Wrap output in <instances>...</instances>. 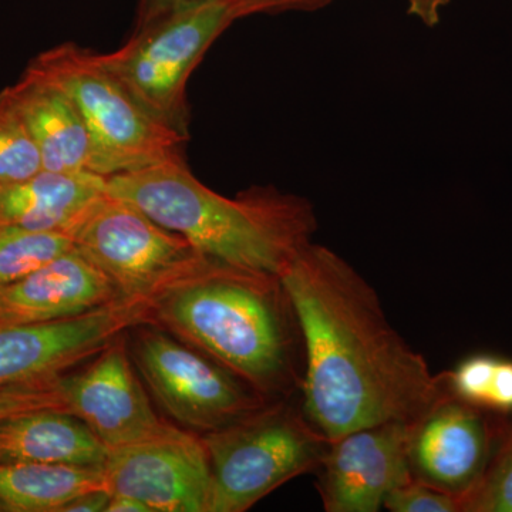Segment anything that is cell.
<instances>
[{
  "label": "cell",
  "mask_w": 512,
  "mask_h": 512,
  "mask_svg": "<svg viewBox=\"0 0 512 512\" xmlns=\"http://www.w3.org/2000/svg\"><path fill=\"white\" fill-rule=\"evenodd\" d=\"M28 69L72 100L92 137L103 177L185 160L190 138L151 116L92 50L63 43L40 53Z\"/></svg>",
  "instance_id": "5b68a950"
},
{
  "label": "cell",
  "mask_w": 512,
  "mask_h": 512,
  "mask_svg": "<svg viewBox=\"0 0 512 512\" xmlns=\"http://www.w3.org/2000/svg\"><path fill=\"white\" fill-rule=\"evenodd\" d=\"M333 0H237L238 19L254 15H278L285 12H313Z\"/></svg>",
  "instance_id": "cb8c5ba5"
},
{
  "label": "cell",
  "mask_w": 512,
  "mask_h": 512,
  "mask_svg": "<svg viewBox=\"0 0 512 512\" xmlns=\"http://www.w3.org/2000/svg\"><path fill=\"white\" fill-rule=\"evenodd\" d=\"M461 512H512V423L480 483L461 500Z\"/></svg>",
  "instance_id": "44dd1931"
},
{
  "label": "cell",
  "mask_w": 512,
  "mask_h": 512,
  "mask_svg": "<svg viewBox=\"0 0 512 512\" xmlns=\"http://www.w3.org/2000/svg\"><path fill=\"white\" fill-rule=\"evenodd\" d=\"M106 446L66 410L36 409L0 420V464L103 466Z\"/></svg>",
  "instance_id": "e0dca14e"
},
{
  "label": "cell",
  "mask_w": 512,
  "mask_h": 512,
  "mask_svg": "<svg viewBox=\"0 0 512 512\" xmlns=\"http://www.w3.org/2000/svg\"><path fill=\"white\" fill-rule=\"evenodd\" d=\"M126 335L114 339L80 372L60 377L67 412L79 417L109 451L178 429L154 410L128 352Z\"/></svg>",
  "instance_id": "8fae6325"
},
{
  "label": "cell",
  "mask_w": 512,
  "mask_h": 512,
  "mask_svg": "<svg viewBox=\"0 0 512 512\" xmlns=\"http://www.w3.org/2000/svg\"><path fill=\"white\" fill-rule=\"evenodd\" d=\"M2 93L28 127L45 170L101 175L92 137L72 100L59 87L26 69Z\"/></svg>",
  "instance_id": "9a60e30c"
},
{
  "label": "cell",
  "mask_w": 512,
  "mask_h": 512,
  "mask_svg": "<svg viewBox=\"0 0 512 512\" xmlns=\"http://www.w3.org/2000/svg\"><path fill=\"white\" fill-rule=\"evenodd\" d=\"M301 329L303 412L330 441L423 416L448 390L387 319L376 289L312 242L281 276Z\"/></svg>",
  "instance_id": "6da1fadb"
},
{
  "label": "cell",
  "mask_w": 512,
  "mask_h": 512,
  "mask_svg": "<svg viewBox=\"0 0 512 512\" xmlns=\"http://www.w3.org/2000/svg\"><path fill=\"white\" fill-rule=\"evenodd\" d=\"M150 325L217 360L269 402L301 392L305 348L279 276L208 259L154 299Z\"/></svg>",
  "instance_id": "7a4b0ae2"
},
{
  "label": "cell",
  "mask_w": 512,
  "mask_h": 512,
  "mask_svg": "<svg viewBox=\"0 0 512 512\" xmlns=\"http://www.w3.org/2000/svg\"><path fill=\"white\" fill-rule=\"evenodd\" d=\"M487 409L512 414V360H497Z\"/></svg>",
  "instance_id": "d4e9b609"
},
{
  "label": "cell",
  "mask_w": 512,
  "mask_h": 512,
  "mask_svg": "<svg viewBox=\"0 0 512 512\" xmlns=\"http://www.w3.org/2000/svg\"><path fill=\"white\" fill-rule=\"evenodd\" d=\"M69 237L123 298L156 299L208 261L180 234L107 192L76 221Z\"/></svg>",
  "instance_id": "ba28073f"
},
{
  "label": "cell",
  "mask_w": 512,
  "mask_h": 512,
  "mask_svg": "<svg viewBox=\"0 0 512 512\" xmlns=\"http://www.w3.org/2000/svg\"><path fill=\"white\" fill-rule=\"evenodd\" d=\"M293 397L201 436L211 468L208 512L251 510L293 478L316 473L330 440Z\"/></svg>",
  "instance_id": "277c9868"
},
{
  "label": "cell",
  "mask_w": 512,
  "mask_h": 512,
  "mask_svg": "<svg viewBox=\"0 0 512 512\" xmlns=\"http://www.w3.org/2000/svg\"><path fill=\"white\" fill-rule=\"evenodd\" d=\"M111 493L106 488L87 491L63 505L59 512H106Z\"/></svg>",
  "instance_id": "4316f807"
},
{
  "label": "cell",
  "mask_w": 512,
  "mask_h": 512,
  "mask_svg": "<svg viewBox=\"0 0 512 512\" xmlns=\"http://www.w3.org/2000/svg\"><path fill=\"white\" fill-rule=\"evenodd\" d=\"M97 488L107 490L103 466L0 464V512H59Z\"/></svg>",
  "instance_id": "ac0fdd59"
},
{
  "label": "cell",
  "mask_w": 512,
  "mask_h": 512,
  "mask_svg": "<svg viewBox=\"0 0 512 512\" xmlns=\"http://www.w3.org/2000/svg\"><path fill=\"white\" fill-rule=\"evenodd\" d=\"M106 512H151V510L147 504L131 495L111 494Z\"/></svg>",
  "instance_id": "f1b7e54d"
},
{
  "label": "cell",
  "mask_w": 512,
  "mask_h": 512,
  "mask_svg": "<svg viewBox=\"0 0 512 512\" xmlns=\"http://www.w3.org/2000/svg\"><path fill=\"white\" fill-rule=\"evenodd\" d=\"M126 336L138 376L181 429L204 436L269 403L217 360L157 326L143 323Z\"/></svg>",
  "instance_id": "52a82bcc"
},
{
  "label": "cell",
  "mask_w": 512,
  "mask_h": 512,
  "mask_svg": "<svg viewBox=\"0 0 512 512\" xmlns=\"http://www.w3.org/2000/svg\"><path fill=\"white\" fill-rule=\"evenodd\" d=\"M73 248L62 232H39L0 224V288L19 281Z\"/></svg>",
  "instance_id": "d6986e66"
},
{
  "label": "cell",
  "mask_w": 512,
  "mask_h": 512,
  "mask_svg": "<svg viewBox=\"0 0 512 512\" xmlns=\"http://www.w3.org/2000/svg\"><path fill=\"white\" fill-rule=\"evenodd\" d=\"M111 494L131 495L151 512H208L211 468L201 436L184 429L114 448L103 464Z\"/></svg>",
  "instance_id": "7c38bea8"
},
{
  "label": "cell",
  "mask_w": 512,
  "mask_h": 512,
  "mask_svg": "<svg viewBox=\"0 0 512 512\" xmlns=\"http://www.w3.org/2000/svg\"><path fill=\"white\" fill-rule=\"evenodd\" d=\"M383 507L392 512H461L457 497L416 478L394 488Z\"/></svg>",
  "instance_id": "603a6c76"
},
{
  "label": "cell",
  "mask_w": 512,
  "mask_h": 512,
  "mask_svg": "<svg viewBox=\"0 0 512 512\" xmlns=\"http://www.w3.org/2000/svg\"><path fill=\"white\" fill-rule=\"evenodd\" d=\"M447 373V372H446ZM511 413L494 412L451 392L410 424L413 478L460 501L476 488L510 429Z\"/></svg>",
  "instance_id": "9c48e42d"
},
{
  "label": "cell",
  "mask_w": 512,
  "mask_h": 512,
  "mask_svg": "<svg viewBox=\"0 0 512 512\" xmlns=\"http://www.w3.org/2000/svg\"><path fill=\"white\" fill-rule=\"evenodd\" d=\"M448 3L450 0H409L407 12L427 28H434L439 25L441 12Z\"/></svg>",
  "instance_id": "83f0119b"
},
{
  "label": "cell",
  "mask_w": 512,
  "mask_h": 512,
  "mask_svg": "<svg viewBox=\"0 0 512 512\" xmlns=\"http://www.w3.org/2000/svg\"><path fill=\"white\" fill-rule=\"evenodd\" d=\"M42 170V158L28 127L0 92V184L23 180Z\"/></svg>",
  "instance_id": "ffe728a7"
},
{
  "label": "cell",
  "mask_w": 512,
  "mask_h": 512,
  "mask_svg": "<svg viewBox=\"0 0 512 512\" xmlns=\"http://www.w3.org/2000/svg\"><path fill=\"white\" fill-rule=\"evenodd\" d=\"M106 192L180 234L205 258L279 278L318 231L306 198L272 185L224 197L202 184L185 160L113 175Z\"/></svg>",
  "instance_id": "3957f363"
},
{
  "label": "cell",
  "mask_w": 512,
  "mask_h": 512,
  "mask_svg": "<svg viewBox=\"0 0 512 512\" xmlns=\"http://www.w3.org/2000/svg\"><path fill=\"white\" fill-rule=\"evenodd\" d=\"M107 178L93 173L35 175L0 184V224L39 232L70 229L94 201L106 194Z\"/></svg>",
  "instance_id": "2e32d148"
},
{
  "label": "cell",
  "mask_w": 512,
  "mask_h": 512,
  "mask_svg": "<svg viewBox=\"0 0 512 512\" xmlns=\"http://www.w3.org/2000/svg\"><path fill=\"white\" fill-rule=\"evenodd\" d=\"M197 2H201V0H138L137 20L134 28H140L161 16L174 12V10Z\"/></svg>",
  "instance_id": "484cf974"
},
{
  "label": "cell",
  "mask_w": 512,
  "mask_h": 512,
  "mask_svg": "<svg viewBox=\"0 0 512 512\" xmlns=\"http://www.w3.org/2000/svg\"><path fill=\"white\" fill-rule=\"evenodd\" d=\"M62 376L0 387V420L36 409H60L67 412L60 387Z\"/></svg>",
  "instance_id": "7402d4cb"
},
{
  "label": "cell",
  "mask_w": 512,
  "mask_h": 512,
  "mask_svg": "<svg viewBox=\"0 0 512 512\" xmlns=\"http://www.w3.org/2000/svg\"><path fill=\"white\" fill-rule=\"evenodd\" d=\"M237 0H201L174 10L133 35L103 66L158 121L190 138L187 83L212 43L238 20Z\"/></svg>",
  "instance_id": "8992f818"
},
{
  "label": "cell",
  "mask_w": 512,
  "mask_h": 512,
  "mask_svg": "<svg viewBox=\"0 0 512 512\" xmlns=\"http://www.w3.org/2000/svg\"><path fill=\"white\" fill-rule=\"evenodd\" d=\"M153 302L121 298L73 318L0 328V387L66 375L123 333L150 323Z\"/></svg>",
  "instance_id": "30bf717a"
},
{
  "label": "cell",
  "mask_w": 512,
  "mask_h": 512,
  "mask_svg": "<svg viewBox=\"0 0 512 512\" xmlns=\"http://www.w3.org/2000/svg\"><path fill=\"white\" fill-rule=\"evenodd\" d=\"M121 298L113 282L73 247L0 288V328L73 318Z\"/></svg>",
  "instance_id": "5bb4252c"
},
{
  "label": "cell",
  "mask_w": 512,
  "mask_h": 512,
  "mask_svg": "<svg viewBox=\"0 0 512 512\" xmlns=\"http://www.w3.org/2000/svg\"><path fill=\"white\" fill-rule=\"evenodd\" d=\"M409 423H384L330 441L316 470L328 512H377L394 488L412 480Z\"/></svg>",
  "instance_id": "4fadbf2b"
}]
</instances>
